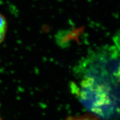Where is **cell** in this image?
Segmentation results:
<instances>
[{
  "instance_id": "obj_3",
  "label": "cell",
  "mask_w": 120,
  "mask_h": 120,
  "mask_svg": "<svg viewBox=\"0 0 120 120\" xmlns=\"http://www.w3.org/2000/svg\"><path fill=\"white\" fill-rule=\"evenodd\" d=\"M0 120H1V119H0Z\"/></svg>"
},
{
  "instance_id": "obj_1",
  "label": "cell",
  "mask_w": 120,
  "mask_h": 120,
  "mask_svg": "<svg viewBox=\"0 0 120 120\" xmlns=\"http://www.w3.org/2000/svg\"><path fill=\"white\" fill-rule=\"evenodd\" d=\"M7 21L4 15L0 13V45L5 38L7 31Z\"/></svg>"
},
{
  "instance_id": "obj_2",
  "label": "cell",
  "mask_w": 120,
  "mask_h": 120,
  "mask_svg": "<svg viewBox=\"0 0 120 120\" xmlns=\"http://www.w3.org/2000/svg\"><path fill=\"white\" fill-rule=\"evenodd\" d=\"M66 120H99L97 118L92 116H76L70 117L67 118Z\"/></svg>"
}]
</instances>
